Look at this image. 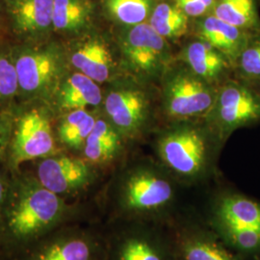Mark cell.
Here are the masks:
<instances>
[{"label":"cell","instance_id":"obj_1","mask_svg":"<svg viewBox=\"0 0 260 260\" xmlns=\"http://www.w3.org/2000/svg\"><path fill=\"white\" fill-rule=\"evenodd\" d=\"M212 135L207 122L177 121L163 131L157 142L159 156L170 170L188 178L201 176L209 163Z\"/></svg>","mask_w":260,"mask_h":260},{"label":"cell","instance_id":"obj_2","mask_svg":"<svg viewBox=\"0 0 260 260\" xmlns=\"http://www.w3.org/2000/svg\"><path fill=\"white\" fill-rule=\"evenodd\" d=\"M161 81V104L170 118L193 120L205 117L212 108L218 89L187 66H171Z\"/></svg>","mask_w":260,"mask_h":260},{"label":"cell","instance_id":"obj_3","mask_svg":"<svg viewBox=\"0 0 260 260\" xmlns=\"http://www.w3.org/2000/svg\"><path fill=\"white\" fill-rule=\"evenodd\" d=\"M119 46L125 68L140 81L161 79L172 66L169 42L149 22L122 28Z\"/></svg>","mask_w":260,"mask_h":260},{"label":"cell","instance_id":"obj_4","mask_svg":"<svg viewBox=\"0 0 260 260\" xmlns=\"http://www.w3.org/2000/svg\"><path fill=\"white\" fill-rule=\"evenodd\" d=\"M205 118L219 140L224 141L235 130L260 122V92L240 79L225 80Z\"/></svg>","mask_w":260,"mask_h":260},{"label":"cell","instance_id":"obj_5","mask_svg":"<svg viewBox=\"0 0 260 260\" xmlns=\"http://www.w3.org/2000/svg\"><path fill=\"white\" fill-rule=\"evenodd\" d=\"M65 205L59 195L40 182L20 187L8 211V229L14 236L26 239L36 236L61 218Z\"/></svg>","mask_w":260,"mask_h":260},{"label":"cell","instance_id":"obj_6","mask_svg":"<svg viewBox=\"0 0 260 260\" xmlns=\"http://www.w3.org/2000/svg\"><path fill=\"white\" fill-rule=\"evenodd\" d=\"M14 59L19 91L27 96H43L60 85L67 57L55 44L20 49Z\"/></svg>","mask_w":260,"mask_h":260},{"label":"cell","instance_id":"obj_7","mask_svg":"<svg viewBox=\"0 0 260 260\" xmlns=\"http://www.w3.org/2000/svg\"><path fill=\"white\" fill-rule=\"evenodd\" d=\"M103 104L108 120L122 137L139 136L151 121L152 102L140 80L116 86L105 95Z\"/></svg>","mask_w":260,"mask_h":260},{"label":"cell","instance_id":"obj_8","mask_svg":"<svg viewBox=\"0 0 260 260\" xmlns=\"http://www.w3.org/2000/svg\"><path fill=\"white\" fill-rule=\"evenodd\" d=\"M54 149L50 122L45 113L32 110L19 119L12 144V157L16 164L47 157Z\"/></svg>","mask_w":260,"mask_h":260},{"label":"cell","instance_id":"obj_9","mask_svg":"<svg viewBox=\"0 0 260 260\" xmlns=\"http://www.w3.org/2000/svg\"><path fill=\"white\" fill-rule=\"evenodd\" d=\"M173 186L165 177L149 169H139L126 178L122 199L131 210H155L172 200Z\"/></svg>","mask_w":260,"mask_h":260},{"label":"cell","instance_id":"obj_10","mask_svg":"<svg viewBox=\"0 0 260 260\" xmlns=\"http://www.w3.org/2000/svg\"><path fill=\"white\" fill-rule=\"evenodd\" d=\"M70 61L77 72L99 84L110 80L118 67L109 44L99 35L78 41L71 50Z\"/></svg>","mask_w":260,"mask_h":260},{"label":"cell","instance_id":"obj_11","mask_svg":"<svg viewBox=\"0 0 260 260\" xmlns=\"http://www.w3.org/2000/svg\"><path fill=\"white\" fill-rule=\"evenodd\" d=\"M39 182L57 195L68 194L86 185L91 177L87 162L71 156L44 159L38 168Z\"/></svg>","mask_w":260,"mask_h":260},{"label":"cell","instance_id":"obj_12","mask_svg":"<svg viewBox=\"0 0 260 260\" xmlns=\"http://www.w3.org/2000/svg\"><path fill=\"white\" fill-rule=\"evenodd\" d=\"M14 31L20 37L36 41L53 29L54 0H5Z\"/></svg>","mask_w":260,"mask_h":260},{"label":"cell","instance_id":"obj_13","mask_svg":"<svg viewBox=\"0 0 260 260\" xmlns=\"http://www.w3.org/2000/svg\"><path fill=\"white\" fill-rule=\"evenodd\" d=\"M195 29L197 38L204 40L221 51L233 66L251 36L256 33L229 24L213 14L197 19Z\"/></svg>","mask_w":260,"mask_h":260},{"label":"cell","instance_id":"obj_14","mask_svg":"<svg viewBox=\"0 0 260 260\" xmlns=\"http://www.w3.org/2000/svg\"><path fill=\"white\" fill-rule=\"evenodd\" d=\"M181 59L194 74L213 84L222 81L233 70L226 56L202 39L197 38L182 50Z\"/></svg>","mask_w":260,"mask_h":260},{"label":"cell","instance_id":"obj_15","mask_svg":"<svg viewBox=\"0 0 260 260\" xmlns=\"http://www.w3.org/2000/svg\"><path fill=\"white\" fill-rule=\"evenodd\" d=\"M58 96L61 108L68 111L95 107L103 101L99 83L79 72L66 78L60 85Z\"/></svg>","mask_w":260,"mask_h":260},{"label":"cell","instance_id":"obj_16","mask_svg":"<svg viewBox=\"0 0 260 260\" xmlns=\"http://www.w3.org/2000/svg\"><path fill=\"white\" fill-rule=\"evenodd\" d=\"M93 8L89 0H54L53 30L63 34H78L90 26Z\"/></svg>","mask_w":260,"mask_h":260},{"label":"cell","instance_id":"obj_17","mask_svg":"<svg viewBox=\"0 0 260 260\" xmlns=\"http://www.w3.org/2000/svg\"><path fill=\"white\" fill-rule=\"evenodd\" d=\"M121 133L109 121L96 120L92 132L84 144L85 158L92 163L111 160L120 150Z\"/></svg>","mask_w":260,"mask_h":260},{"label":"cell","instance_id":"obj_18","mask_svg":"<svg viewBox=\"0 0 260 260\" xmlns=\"http://www.w3.org/2000/svg\"><path fill=\"white\" fill-rule=\"evenodd\" d=\"M189 19L173 0H157L148 22L160 36L170 42L185 35Z\"/></svg>","mask_w":260,"mask_h":260},{"label":"cell","instance_id":"obj_19","mask_svg":"<svg viewBox=\"0 0 260 260\" xmlns=\"http://www.w3.org/2000/svg\"><path fill=\"white\" fill-rule=\"evenodd\" d=\"M212 14L233 26L250 32L260 31L256 0H217Z\"/></svg>","mask_w":260,"mask_h":260},{"label":"cell","instance_id":"obj_20","mask_svg":"<svg viewBox=\"0 0 260 260\" xmlns=\"http://www.w3.org/2000/svg\"><path fill=\"white\" fill-rule=\"evenodd\" d=\"M223 225L260 229V205L240 195L226 196L219 205Z\"/></svg>","mask_w":260,"mask_h":260},{"label":"cell","instance_id":"obj_21","mask_svg":"<svg viewBox=\"0 0 260 260\" xmlns=\"http://www.w3.org/2000/svg\"><path fill=\"white\" fill-rule=\"evenodd\" d=\"M156 1L104 0L103 7L110 19L122 27H126L148 22Z\"/></svg>","mask_w":260,"mask_h":260},{"label":"cell","instance_id":"obj_22","mask_svg":"<svg viewBox=\"0 0 260 260\" xmlns=\"http://www.w3.org/2000/svg\"><path fill=\"white\" fill-rule=\"evenodd\" d=\"M96 119L87 109L70 111L59 126V137L70 148L80 149L95 124Z\"/></svg>","mask_w":260,"mask_h":260},{"label":"cell","instance_id":"obj_23","mask_svg":"<svg viewBox=\"0 0 260 260\" xmlns=\"http://www.w3.org/2000/svg\"><path fill=\"white\" fill-rule=\"evenodd\" d=\"M34 260H92V250L82 238L66 237L48 243L37 251Z\"/></svg>","mask_w":260,"mask_h":260},{"label":"cell","instance_id":"obj_24","mask_svg":"<svg viewBox=\"0 0 260 260\" xmlns=\"http://www.w3.org/2000/svg\"><path fill=\"white\" fill-rule=\"evenodd\" d=\"M237 79L248 83L260 81V31L251 36L233 65Z\"/></svg>","mask_w":260,"mask_h":260},{"label":"cell","instance_id":"obj_25","mask_svg":"<svg viewBox=\"0 0 260 260\" xmlns=\"http://www.w3.org/2000/svg\"><path fill=\"white\" fill-rule=\"evenodd\" d=\"M182 252L184 260H237L217 243L203 238L186 242Z\"/></svg>","mask_w":260,"mask_h":260},{"label":"cell","instance_id":"obj_26","mask_svg":"<svg viewBox=\"0 0 260 260\" xmlns=\"http://www.w3.org/2000/svg\"><path fill=\"white\" fill-rule=\"evenodd\" d=\"M19 90L14 59L5 52H0V107L9 103Z\"/></svg>","mask_w":260,"mask_h":260},{"label":"cell","instance_id":"obj_27","mask_svg":"<svg viewBox=\"0 0 260 260\" xmlns=\"http://www.w3.org/2000/svg\"><path fill=\"white\" fill-rule=\"evenodd\" d=\"M233 245L244 251H252L260 247V229L251 226L223 225Z\"/></svg>","mask_w":260,"mask_h":260},{"label":"cell","instance_id":"obj_28","mask_svg":"<svg viewBox=\"0 0 260 260\" xmlns=\"http://www.w3.org/2000/svg\"><path fill=\"white\" fill-rule=\"evenodd\" d=\"M120 260H162L157 251L148 242L129 239L122 246Z\"/></svg>","mask_w":260,"mask_h":260},{"label":"cell","instance_id":"obj_29","mask_svg":"<svg viewBox=\"0 0 260 260\" xmlns=\"http://www.w3.org/2000/svg\"><path fill=\"white\" fill-rule=\"evenodd\" d=\"M189 19H200L212 14L217 0H173Z\"/></svg>","mask_w":260,"mask_h":260},{"label":"cell","instance_id":"obj_30","mask_svg":"<svg viewBox=\"0 0 260 260\" xmlns=\"http://www.w3.org/2000/svg\"><path fill=\"white\" fill-rule=\"evenodd\" d=\"M4 195H5V187L3 184V181L0 180V205H2V203H3Z\"/></svg>","mask_w":260,"mask_h":260},{"label":"cell","instance_id":"obj_31","mask_svg":"<svg viewBox=\"0 0 260 260\" xmlns=\"http://www.w3.org/2000/svg\"><path fill=\"white\" fill-rule=\"evenodd\" d=\"M3 134H4V132L2 130V127L0 126V149H1L2 145H3Z\"/></svg>","mask_w":260,"mask_h":260},{"label":"cell","instance_id":"obj_32","mask_svg":"<svg viewBox=\"0 0 260 260\" xmlns=\"http://www.w3.org/2000/svg\"><path fill=\"white\" fill-rule=\"evenodd\" d=\"M252 85H254V86L257 88V90L260 92V81L259 82H257V83L252 84Z\"/></svg>","mask_w":260,"mask_h":260}]
</instances>
